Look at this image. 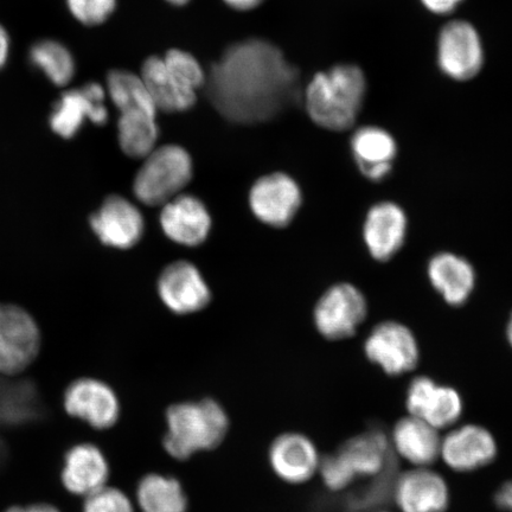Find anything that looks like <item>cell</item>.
Returning a JSON list of instances; mask_svg holds the SVG:
<instances>
[{
    "label": "cell",
    "mask_w": 512,
    "mask_h": 512,
    "mask_svg": "<svg viewBox=\"0 0 512 512\" xmlns=\"http://www.w3.org/2000/svg\"><path fill=\"white\" fill-rule=\"evenodd\" d=\"M367 81L355 64H338L313 76L304 91V104L313 123L325 130H350L360 115Z\"/></svg>",
    "instance_id": "cell-2"
},
{
    "label": "cell",
    "mask_w": 512,
    "mask_h": 512,
    "mask_svg": "<svg viewBox=\"0 0 512 512\" xmlns=\"http://www.w3.org/2000/svg\"><path fill=\"white\" fill-rule=\"evenodd\" d=\"M165 421L164 450L179 462L215 450L230 426L226 409L213 399L175 403L166 411Z\"/></svg>",
    "instance_id": "cell-3"
},
{
    "label": "cell",
    "mask_w": 512,
    "mask_h": 512,
    "mask_svg": "<svg viewBox=\"0 0 512 512\" xmlns=\"http://www.w3.org/2000/svg\"><path fill=\"white\" fill-rule=\"evenodd\" d=\"M70 14L87 27L105 23L113 14L117 0H66Z\"/></svg>",
    "instance_id": "cell-32"
},
{
    "label": "cell",
    "mask_w": 512,
    "mask_h": 512,
    "mask_svg": "<svg viewBox=\"0 0 512 512\" xmlns=\"http://www.w3.org/2000/svg\"><path fill=\"white\" fill-rule=\"evenodd\" d=\"M166 2H169L170 4L176 6H183L185 4H188L190 0H166Z\"/></svg>",
    "instance_id": "cell-39"
},
{
    "label": "cell",
    "mask_w": 512,
    "mask_h": 512,
    "mask_svg": "<svg viewBox=\"0 0 512 512\" xmlns=\"http://www.w3.org/2000/svg\"><path fill=\"white\" fill-rule=\"evenodd\" d=\"M389 441L381 431L351 438L335 453L320 459L319 470L326 488L339 491L358 477L382 475L389 465Z\"/></svg>",
    "instance_id": "cell-4"
},
{
    "label": "cell",
    "mask_w": 512,
    "mask_h": 512,
    "mask_svg": "<svg viewBox=\"0 0 512 512\" xmlns=\"http://www.w3.org/2000/svg\"><path fill=\"white\" fill-rule=\"evenodd\" d=\"M406 406L409 415L444 430L456 424L463 414V400L456 389L441 386L430 377H416L409 384Z\"/></svg>",
    "instance_id": "cell-13"
},
{
    "label": "cell",
    "mask_w": 512,
    "mask_h": 512,
    "mask_svg": "<svg viewBox=\"0 0 512 512\" xmlns=\"http://www.w3.org/2000/svg\"><path fill=\"white\" fill-rule=\"evenodd\" d=\"M463 0H421L427 10L435 15L451 14Z\"/></svg>",
    "instance_id": "cell-33"
},
{
    "label": "cell",
    "mask_w": 512,
    "mask_h": 512,
    "mask_svg": "<svg viewBox=\"0 0 512 512\" xmlns=\"http://www.w3.org/2000/svg\"><path fill=\"white\" fill-rule=\"evenodd\" d=\"M438 63L453 80L476 78L484 64L482 40L475 27L465 21L447 23L438 38Z\"/></svg>",
    "instance_id": "cell-10"
},
{
    "label": "cell",
    "mask_w": 512,
    "mask_h": 512,
    "mask_svg": "<svg viewBox=\"0 0 512 512\" xmlns=\"http://www.w3.org/2000/svg\"><path fill=\"white\" fill-rule=\"evenodd\" d=\"M367 313V299L356 286L337 284L330 287L316 305V328L330 341L349 338L356 334Z\"/></svg>",
    "instance_id": "cell-7"
},
{
    "label": "cell",
    "mask_w": 512,
    "mask_h": 512,
    "mask_svg": "<svg viewBox=\"0 0 512 512\" xmlns=\"http://www.w3.org/2000/svg\"><path fill=\"white\" fill-rule=\"evenodd\" d=\"M364 351L369 361L392 376L412 371L419 362V345L413 332L396 322L377 325L367 338Z\"/></svg>",
    "instance_id": "cell-12"
},
{
    "label": "cell",
    "mask_w": 512,
    "mask_h": 512,
    "mask_svg": "<svg viewBox=\"0 0 512 512\" xmlns=\"http://www.w3.org/2000/svg\"><path fill=\"white\" fill-rule=\"evenodd\" d=\"M89 223L101 243L118 249L136 246L145 230L140 210L127 198L118 195L107 197Z\"/></svg>",
    "instance_id": "cell-14"
},
{
    "label": "cell",
    "mask_w": 512,
    "mask_h": 512,
    "mask_svg": "<svg viewBox=\"0 0 512 512\" xmlns=\"http://www.w3.org/2000/svg\"><path fill=\"white\" fill-rule=\"evenodd\" d=\"M106 94V89L96 82L64 92L51 112V131L63 139H72L86 120L94 125H105L108 120Z\"/></svg>",
    "instance_id": "cell-11"
},
{
    "label": "cell",
    "mask_w": 512,
    "mask_h": 512,
    "mask_svg": "<svg viewBox=\"0 0 512 512\" xmlns=\"http://www.w3.org/2000/svg\"><path fill=\"white\" fill-rule=\"evenodd\" d=\"M206 86L222 117L242 125L264 123L302 96L299 70L274 44L256 38L228 47Z\"/></svg>",
    "instance_id": "cell-1"
},
{
    "label": "cell",
    "mask_w": 512,
    "mask_h": 512,
    "mask_svg": "<svg viewBox=\"0 0 512 512\" xmlns=\"http://www.w3.org/2000/svg\"><path fill=\"white\" fill-rule=\"evenodd\" d=\"M268 462L283 482L298 485L309 482L316 475L320 457L310 438L290 432L274 439L268 451Z\"/></svg>",
    "instance_id": "cell-18"
},
{
    "label": "cell",
    "mask_w": 512,
    "mask_h": 512,
    "mask_svg": "<svg viewBox=\"0 0 512 512\" xmlns=\"http://www.w3.org/2000/svg\"><path fill=\"white\" fill-rule=\"evenodd\" d=\"M163 60L170 72L189 91L197 93L198 89L206 86L207 75L194 56L183 50L171 49Z\"/></svg>",
    "instance_id": "cell-30"
},
{
    "label": "cell",
    "mask_w": 512,
    "mask_h": 512,
    "mask_svg": "<svg viewBox=\"0 0 512 512\" xmlns=\"http://www.w3.org/2000/svg\"><path fill=\"white\" fill-rule=\"evenodd\" d=\"M82 512H136L131 498L124 491L106 485L85 497Z\"/></svg>",
    "instance_id": "cell-31"
},
{
    "label": "cell",
    "mask_w": 512,
    "mask_h": 512,
    "mask_svg": "<svg viewBox=\"0 0 512 512\" xmlns=\"http://www.w3.org/2000/svg\"><path fill=\"white\" fill-rule=\"evenodd\" d=\"M110 472L105 453L98 446L76 444L64 456L61 483L69 494L85 498L105 488Z\"/></svg>",
    "instance_id": "cell-19"
},
{
    "label": "cell",
    "mask_w": 512,
    "mask_h": 512,
    "mask_svg": "<svg viewBox=\"0 0 512 512\" xmlns=\"http://www.w3.org/2000/svg\"><path fill=\"white\" fill-rule=\"evenodd\" d=\"M507 336H508V341L512 347V313H511V317H510L509 324H508Z\"/></svg>",
    "instance_id": "cell-38"
},
{
    "label": "cell",
    "mask_w": 512,
    "mask_h": 512,
    "mask_svg": "<svg viewBox=\"0 0 512 512\" xmlns=\"http://www.w3.org/2000/svg\"><path fill=\"white\" fill-rule=\"evenodd\" d=\"M407 228L406 213L398 204L386 201L371 207L363 227L371 256L379 261L392 259L405 243Z\"/></svg>",
    "instance_id": "cell-21"
},
{
    "label": "cell",
    "mask_w": 512,
    "mask_h": 512,
    "mask_svg": "<svg viewBox=\"0 0 512 512\" xmlns=\"http://www.w3.org/2000/svg\"><path fill=\"white\" fill-rule=\"evenodd\" d=\"M157 287L163 304L176 315H190L210 303L207 281L200 270L188 261H176L165 267Z\"/></svg>",
    "instance_id": "cell-15"
},
{
    "label": "cell",
    "mask_w": 512,
    "mask_h": 512,
    "mask_svg": "<svg viewBox=\"0 0 512 512\" xmlns=\"http://www.w3.org/2000/svg\"><path fill=\"white\" fill-rule=\"evenodd\" d=\"M441 440L437 428L412 415L398 421L392 437L395 451L415 467H428L437 462Z\"/></svg>",
    "instance_id": "cell-23"
},
{
    "label": "cell",
    "mask_w": 512,
    "mask_h": 512,
    "mask_svg": "<svg viewBox=\"0 0 512 512\" xmlns=\"http://www.w3.org/2000/svg\"><path fill=\"white\" fill-rule=\"evenodd\" d=\"M106 93L120 113L130 111L158 113L140 75L128 70L114 69L108 73Z\"/></svg>",
    "instance_id": "cell-29"
},
{
    "label": "cell",
    "mask_w": 512,
    "mask_h": 512,
    "mask_svg": "<svg viewBox=\"0 0 512 512\" xmlns=\"http://www.w3.org/2000/svg\"><path fill=\"white\" fill-rule=\"evenodd\" d=\"M136 499L142 512H188L187 492L181 482L160 473L140 479Z\"/></svg>",
    "instance_id": "cell-26"
},
{
    "label": "cell",
    "mask_w": 512,
    "mask_h": 512,
    "mask_svg": "<svg viewBox=\"0 0 512 512\" xmlns=\"http://www.w3.org/2000/svg\"><path fill=\"white\" fill-rule=\"evenodd\" d=\"M29 60L57 87H66L74 79L76 63L70 50L59 41L43 40L31 46Z\"/></svg>",
    "instance_id": "cell-28"
},
{
    "label": "cell",
    "mask_w": 512,
    "mask_h": 512,
    "mask_svg": "<svg viewBox=\"0 0 512 512\" xmlns=\"http://www.w3.org/2000/svg\"><path fill=\"white\" fill-rule=\"evenodd\" d=\"M440 457L453 471H476L496 459V439L482 426L465 425L441 440Z\"/></svg>",
    "instance_id": "cell-17"
},
{
    "label": "cell",
    "mask_w": 512,
    "mask_h": 512,
    "mask_svg": "<svg viewBox=\"0 0 512 512\" xmlns=\"http://www.w3.org/2000/svg\"><path fill=\"white\" fill-rule=\"evenodd\" d=\"M158 111L177 113L190 110L196 104L197 93L189 91L170 72L163 57L151 56L140 74Z\"/></svg>",
    "instance_id": "cell-25"
},
{
    "label": "cell",
    "mask_w": 512,
    "mask_h": 512,
    "mask_svg": "<svg viewBox=\"0 0 512 512\" xmlns=\"http://www.w3.org/2000/svg\"><path fill=\"white\" fill-rule=\"evenodd\" d=\"M495 503L499 509L512 512V479L497 490Z\"/></svg>",
    "instance_id": "cell-34"
},
{
    "label": "cell",
    "mask_w": 512,
    "mask_h": 512,
    "mask_svg": "<svg viewBox=\"0 0 512 512\" xmlns=\"http://www.w3.org/2000/svg\"><path fill=\"white\" fill-rule=\"evenodd\" d=\"M351 150L362 175L375 182L388 177L398 155L392 134L376 126L357 130L351 138Z\"/></svg>",
    "instance_id": "cell-22"
},
{
    "label": "cell",
    "mask_w": 512,
    "mask_h": 512,
    "mask_svg": "<svg viewBox=\"0 0 512 512\" xmlns=\"http://www.w3.org/2000/svg\"><path fill=\"white\" fill-rule=\"evenodd\" d=\"M4 512H61L59 509L55 507V505H51L48 503H35L28 505H15V507H11L6 509Z\"/></svg>",
    "instance_id": "cell-36"
},
{
    "label": "cell",
    "mask_w": 512,
    "mask_h": 512,
    "mask_svg": "<svg viewBox=\"0 0 512 512\" xmlns=\"http://www.w3.org/2000/svg\"><path fill=\"white\" fill-rule=\"evenodd\" d=\"M428 278L447 304L460 306L470 298L476 273L469 261L452 253L434 256L428 265Z\"/></svg>",
    "instance_id": "cell-24"
},
{
    "label": "cell",
    "mask_w": 512,
    "mask_h": 512,
    "mask_svg": "<svg viewBox=\"0 0 512 512\" xmlns=\"http://www.w3.org/2000/svg\"><path fill=\"white\" fill-rule=\"evenodd\" d=\"M194 165L187 150L178 145L156 147L144 158L133 182L137 200L150 207H162L187 188Z\"/></svg>",
    "instance_id": "cell-5"
},
{
    "label": "cell",
    "mask_w": 512,
    "mask_h": 512,
    "mask_svg": "<svg viewBox=\"0 0 512 512\" xmlns=\"http://www.w3.org/2000/svg\"><path fill=\"white\" fill-rule=\"evenodd\" d=\"M11 50V40L9 32L0 24V70H2L9 61Z\"/></svg>",
    "instance_id": "cell-35"
},
{
    "label": "cell",
    "mask_w": 512,
    "mask_h": 512,
    "mask_svg": "<svg viewBox=\"0 0 512 512\" xmlns=\"http://www.w3.org/2000/svg\"><path fill=\"white\" fill-rule=\"evenodd\" d=\"M394 497L402 512H445L450 503L445 479L428 467L403 473L394 486Z\"/></svg>",
    "instance_id": "cell-20"
},
{
    "label": "cell",
    "mask_w": 512,
    "mask_h": 512,
    "mask_svg": "<svg viewBox=\"0 0 512 512\" xmlns=\"http://www.w3.org/2000/svg\"><path fill=\"white\" fill-rule=\"evenodd\" d=\"M156 117L157 114L144 111L120 113L118 140L125 155L144 159L156 149L159 136Z\"/></svg>",
    "instance_id": "cell-27"
},
{
    "label": "cell",
    "mask_w": 512,
    "mask_h": 512,
    "mask_svg": "<svg viewBox=\"0 0 512 512\" xmlns=\"http://www.w3.org/2000/svg\"><path fill=\"white\" fill-rule=\"evenodd\" d=\"M223 2L234 10L249 11L258 8L264 0H223Z\"/></svg>",
    "instance_id": "cell-37"
},
{
    "label": "cell",
    "mask_w": 512,
    "mask_h": 512,
    "mask_svg": "<svg viewBox=\"0 0 512 512\" xmlns=\"http://www.w3.org/2000/svg\"><path fill=\"white\" fill-rule=\"evenodd\" d=\"M303 194L298 183L283 172L261 177L249 191V207L262 223L285 228L302 207Z\"/></svg>",
    "instance_id": "cell-9"
},
{
    "label": "cell",
    "mask_w": 512,
    "mask_h": 512,
    "mask_svg": "<svg viewBox=\"0 0 512 512\" xmlns=\"http://www.w3.org/2000/svg\"><path fill=\"white\" fill-rule=\"evenodd\" d=\"M160 227L166 238L184 247H197L211 230L209 210L200 198L181 194L162 206Z\"/></svg>",
    "instance_id": "cell-16"
},
{
    "label": "cell",
    "mask_w": 512,
    "mask_h": 512,
    "mask_svg": "<svg viewBox=\"0 0 512 512\" xmlns=\"http://www.w3.org/2000/svg\"><path fill=\"white\" fill-rule=\"evenodd\" d=\"M41 330L31 313L15 304L0 303V374L16 376L36 361Z\"/></svg>",
    "instance_id": "cell-6"
},
{
    "label": "cell",
    "mask_w": 512,
    "mask_h": 512,
    "mask_svg": "<svg viewBox=\"0 0 512 512\" xmlns=\"http://www.w3.org/2000/svg\"><path fill=\"white\" fill-rule=\"evenodd\" d=\"M64 411L98 431L110 430L120 419L118 395L104 381L82 377L70 383L63 395Z\"/></svg>",
    "instance_id": "cell-8"
}]
</instances>
